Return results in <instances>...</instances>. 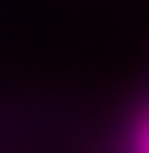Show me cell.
I'll list each match as a JSON object with an SVG mask.
<instances>
[{
    "label": "cell",
    "mask_w": 149,
    "mask_h": 153,
    "mask_svg": "<svg viewBox=\"0 0 149 153\" xmlns=\"http://www.w3.org/2000/svg\"><path fill=\"white\" fill-rule=\"evenodd\" d=\"M132 153H149V105L139 111L132 125Z\"/></svg>",
    "instance_id": "1"
}]
</instances>
